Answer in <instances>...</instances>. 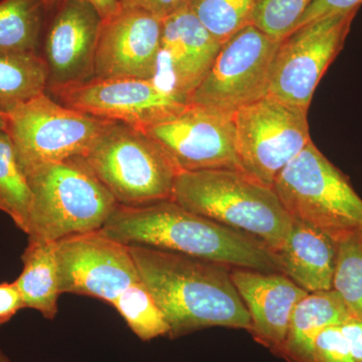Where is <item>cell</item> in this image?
Wrapping results in <instances>:
<instances>
[{"label":"cell","instance_id":"cell-18","mask_svg":"<svg viewBox=\"0 0 362 362\" xmlns=\"http://www.w3.org/2000/svg\"><path fill=\"white\" fill-rule=\"evenodd\" d=\"M338 245L326 233L294 220L277 255L281 273L308 293L333 289Z\"/></svg>","mask_w":362,"mask_h":362},{"label":"cell","instance_id":"cell-10","mask_svg":"<svg viewBox=\"0 0 362 362\" xmlns=\"http://www.w3.org/2000/svg\"><path fill=\"white\" fill-rule=\"evenodd\" d=\"M279 44L280 40L256 25L243 28L221 45L189 103L233 115L238 109L265 97Z\"/></svg>","mask_w":362,"mask_h":362},{"label":"cell","instance_id":"cell-4","mask_svg":"<svg viewBox=\"0 0 362 362\" xmlns=\"http://www.w3.org/2000/svg\"><path fill=\"white\" fill-rule=\"evenodd\" d=\"M33 202L28 237L49 242L101 230L118 206L83 157L26 173Z\"/></svg>","mask_w":362,"mask_h":362},{"label":"cell","instance_id":"cell-32","mask_svg":"<svg viewBox=\"0 0 362 362\" xmlns=\"http://www.w3.org/2000/svg\"><path fill=\"white\" fill-rule=\"evenodd\" d=\"M341 329L349 340L357 362H362V322L358 319L350 318L342 323Z\"/></svg>","mask_w":362,"mask_h":362},{"label":"cell","instance_id":"cell-25","mask_svg":"<svg viewBox=\"0 0 362 362\" xmlns=\"http://www.w3.org/2000/svg\"><path fill=\"white\" fill-rule=\"evenodd\" d=\"M261 0H194L189 8L221 45L254 23Z\"/></svg>","mask_w":362,"mask_h":362},{"label":"cell","instance_id":"cell-22","mask_svg":"<svg viewBox=\"0 0 362 362\" xmlns=\"http://www.w3.org/2000/svg\"><path fill=\"white\" fill-rule=\"evenodd\" d=\"M49 13L45 0H0V52H40Z\"/></svg>","mask_w":362,"mask_h":362},{"label":"cell","instance_id":"cell-16","mask_svg":"<svg viewBox=\"0 0 362 362\" xmlns=\"http://www.w3.org/2000/svg\"><path fill=\"white\" fill-rule=\"evenodd\" d=\"M221 44L190 8L163 20L153 80L163 89L189 97L213 65Z\"/></svg>","mask_w":362,"mask_h":362},{"label":"cell","instance_id":"cell-31","mask_svg":"<svg viewBox=\"0 0 362 362\" xmlns=\"http://www.w3.org/2000/svg\"><path fill=\"white\" fill-rule=\"evenodd\" d=\"M23 308L25 303L16 281L0 283V326L9 322Z\"/></svg>","mask_w":362,"mask_h":362},{"label":"cell","instance_id":"cell-35","mask_svg":"<svg viewBox=\"0 0 362 362\" xmlns=\"http://www.w3.org/2000/svg\"><path fill=\"white\" fill-rule=\"evenodd\" d=\"M6 114L2 113V112L0 111V133L4 132V131H6Z\"/></svg>","mask_w":362,"mask_h":362},{"label":"cell","instance_id":"cell-21","mask_svg":"<svg viewBox=\"0 0 362 362\" xmlns=\"http://www.w3.org/2000/svg\"><path fill=\"white\" fill-rule=\"evenodd\" d=\"M47 81L40 52H0V111L6 114L45 94Z\"/></svg>","mask_w":362,"mask_h":362},{"label":"cell","instance_id":"cell-5","mask_svg":"<svg viewBox=\"0 0 362 362\" xmlns=\"http://www.w3.org/2000/svg\"><path fill=\"white\" fill-rule=\"evenodd\" d=\"M273 188L294 220L318 228L337 245L362 235L361 197L313 142L281 171Z\"/></svg>","mask_w":362,"mask_h":362},{"label":"cell","instance_id":"cell-13","mask_svg":"<svg viewBox=\"0 0 362 362\" xmlns=\"http://www.w3.org/2000/svg\"><path fill=\"white\" fill-rule=\"evenodd\" d=\"M143 132L163 147L180 171L243 170L230 114L188 103L177 115Z\"/></svg>","mask_w":362,"mask_h":362},{"label":"cell","instance_id":"cell-26","mask_svg":"<svg viewBox=\"0 0 362 362\" xmlns=\"http://www.w3.org/2000/svg\"><path fill=\"white\" fill-rule=\"evenodd\" d=\"M333 289L354 318L362 322V250L357 239L338 244Z\"/></svg>","mask_w":362,"mask_h":362},{"label":"cell","instance_id":"cell-28","mask_svg":"<svg viewBox=\"0 0 362 362\" xmlns=\"http://www.w3.org/2000/svg\"><path fill=\"white\" fill-rule=\"evenodd\" d=\"M340 325L329 326L319 333L313 343L310 362H357Z\"/></svg>","mask_w":362,"mask_h":362},{"label":"cell","instance_id":"cell-24","mask_svg":"<svg viewBox=\"0 0 362 362\" xmlns=\"http://www.w3.org/2000/svg\"><path fill=\"white\" fill-rule=\"evenodd\" d=\"M112 306L142 341L168 337L169 326L165 317L142 280L130 285Z\"/></svg>","mask_w":362,"mask_h":362},{"label":"cell","instance_id":"cell-33","mask_svg":"<svg viewBox=\"0 0 362 362\" xmlns=\"http://www.w3.org/2000/svg\"><path fill=\"white\" fill-rule=\"evenodd\" d=\"M88 2L99 13L104 20L111 18L121 8L119 0H83Z\"/></svg>","mask_w":362,"mask_h":362},{"label":"cell","instance_id":"cell-36","mask_svg":"<svg viewBox=\"0 0 362 362\" xmlns=\"http://www.w3.org/2000/svg\"><path fill=\"white\" fill-rule=\"evenodd\" d=\"M0 362H11L9 357L4 354V351L2 349H0Z\"/></svg>","mask_w":362,"mask_h":362},{"label":"cell","instance_id":"cell-1","mask_svg":"<svg viewBox=\"0 0 362 362\" xmlns=\"http://www.w3.org/2000/svg\"><path fill=\"white\" fill-rule=\"evenodd\" d=\"M129 250L165 317L170 339L209 327L251 330L228 267L156 247L131 245Z\"/></svg>","mask_w":362,"mask_h":362},{"label":"cell","instance_id":"cell-20","mask_svg":"<svg viewBox=\"0 0 362 362\" xmlns=\"http://www.w3.org/2000/svg\"><path fill=\"white\" fill-rule=\"evenodd\" d=\"M23 271L16 283L25 308L40 312L52 320L58 314L59 288L56 242L28 237L23 256Z\"/></svg>","mask_w":362,"mask_h":362},{"label":"cell","instance_id":"cell-34","mask_svg":"<svg viewBox=\"0 0 362 362\" xmlns=\"http://www.w3.org/2000/svg\"><path fill=\"white\" fill-rule=\"evenodd\" d=\"M45 6L49 9V13L56 8L57 4H59V0H45Z\"/></svg>","mask_w":362,"mask_h":362},{"label":"cell","instance_id":"cell-14","mask_svg":"<svg viewBox=\"0 0 362 362\" xmlns=\"http://www.w3.org/2000/svg\"><path fill=\"white\" fill-rule=\"evenodd\" d=\"M42 35L49 81L47 93L94 78V62L103 18L83 0H59Z\"/></svg>","mask_w":362,"mask_h":362},{"label":"cell","instance_id":"cell-17","mask_svg":"<svg viewBox=\"0 0 362 362\" xmlns=\"http://www.w3.org/2000/svg\"><path fill=\"white\" fill-rule=\"evenodd\" d=\"M230 276L251 317L252 337L280 356L297 304L308 292L279 272L233 268Z\"/></svg>","mask_w":362,"mask_h":362},{"label":"cell","instance_id":"cell-9","mask_svg":"<svg viewBox=\"0 0 362 362\" xmlns=\"http://www.w3.org/2000/svg\"><path fill=\"white\" fill-rule=\"evenodd\" d=\"M357 11L309 21L281 40L272 64L268 95L308 110L317 86L344 45Z\"/></svg>","mask_w":362,"mask_h":362},{"label":"cell","instance_id":"cell-12","mask_svg":"<svg viewBox=\"0 0 362 362\" xmlns=\"http://www.w3.org/2000/svg\"><path fill=\"white\" fill-rule=\"evenodd\" d=\"M62 294L81 295L113 305L140 279L129 246L94 230L57 240Z\"/></svg>","mask_w":362,"mask_h":362},{"label":"cell","instance_id":"cell-23","mask_svg":"<svg viewBox=\"0 0 362 362\" xmlns=\"http://www.w3.org/2000/svg\"><path fill=\"white\" fill-rule=\"evenodd\" d=\"M33 194L28 176L16 158L11 138L0 133V211L28 235Z\"/></svg>","mask_w":362,"mask_h":362},{"label":"cell","instance_id":"cell-3","mask_svg":"<svg viewBox=\"0 0 362 362\" xmlns=\"http://www.w3.org/2000/svg\"><path fill=\"white\" fill-rule=\"evenodd\" d=\"M171 199L192 213L249 233L274 252L285 244L294 221L273 187L240 169L180 171Z\"/></svg>","mask_w":362,"mask_h":362},{"label":"cell","instance_id":"cell-15","mask_svg":"<svg viewBox=\"0 0 362 362\" xmlns=\"http://www.w3.org/2000/svg\"><path fill=\"white\" fill-rule=\"evenodd\" d=\"M163 20L148 11L121 6L104 20L98 39L94 78H153Z\"/></svg>","mask_w":362,"mask_h":362},{"label":"cell","instance_id":"cell-6","mask_svg":"<svg viewBox=\"0 0 362 362\" xmlns=\"http://www.w3.org/2000/svg\"><path fill=\"white\" fill-rule=\"evenodd\" d=\"M83 159L121 206H142L171 199L180 170L146 133L110 122Z\"/></svg>","mask_w":362,"mask_h":362},{"label":"cell","instance_id":"cell-27","mask_svg":"<svg viewBox=\"0 0 362 362\" xmlns=\"http://www.w3.org/2000/svg\"><path fill=\"white\" fill-rule=\"evenodd\" d=\"M314 0H261L254 23L275 40L284 39L294 30Z\"/></svg>","mask_w":362,"mask_h":362},{"label":"cell","instance_id":"cell-37","mask_svg":"<svg viewBox=\"0 0 362 362\" xmlns=\"http://www.w3.org/2000/svg\"><path fill=\"white\" fill-rule=\"evenodd\" d=\"M357 242H358L359 246H361L362 250V235H361V237L357 238Z\"/></svg>","mask_w":362,"mask_h":362},{"label":"cell","instance_id":"cell-29","mask_svg":"<svg viewBox=\"0 0 362 362\" xmlns=\"http://www.w3.org/2000/svg\"><path fill=\"white\" fill-rule=\"evenodd\" d=\"M361 4L362 0H314L298 21L294 30L309 21L323 18V16L349 13L354 9H359Z\"/></svg>","mask_w":362,"mask_h":362},{"label":"cell","instance_id":"cell-8","mask_svg":"<svg viewBox=\"0 0 362 362\" xmlns=\"http://www.w3.org/2000/svg\"><path fill=\"white\" fill-rule=\"evenodd\" d=\"M307 111L266 95L233 114L243 170L269 187L312 141Z\"/></svg>","mask_w":362,"mask_h":362},{"label":"cell","instance_id":"cell-2","mask_svg":"<svg viewBox=\"0 0 362 362\" xmlns=\"http://www.w3.org/2000/svg\"><path fill=\"white\" fill-rule=\"evenodd\" d=\"M100 230L127 246L156 247L228 268L281 273L277 255L263 242L173 199L142 206L118 204Z\"/></svg>","mask_w":362,"mask_h":362},{"label":"cell","instance_id":"cell-19","mask_svg":"<svg viewBox=\"0 0 362 362\" xmlns=\"http://www.w3.org/2000/svg\"><path fill=\"white\" fill-rule=\"evenodd\" d=\"M352 317L334 289L308 293L293 312L287 338L279 356L287 362H310L313 343L319 333Z\"/></svg>","mask_w":362,"mask_h":362},{"label":"cell","instance_id":"cell-7","mask_svg":"<svg viewBox=\"0 0 362 362\" xmlns=\"http://www.w3.org/2000/svg\"><path fill=\"white\" fill-rule=\"evenodd\" d=\"M6 120L25 175L45 164L84 156L112 122L64 106L47 93L7 112Z\"/></svg>","mask_w":362,"mask_h":362},{"label":"cell","instance_id":"cell-11","mask_svg":"<svg viewBox=\"0 0 362 362\" xmlns=\"http://www.w3.org/2000/svg\"><path fill=\"white\" fill-rule=\"evenodd\" d=\"M47 94L74 110L141 131L177 115L188 104L153 78H93Z\"/></svg>","mask_w":362,"mask_h":362},{"label":"cell","instance_id":"cell-30","mask_svg":"<svg viewBox=\"0 0 362 362\" xmlns=\"http://www.w3.org/2000/svg\"><path fill=\"white\" fill-rule=\"evenodd\" d=\"M119 1L121 6L143 9L164 20L168 16L189 8L194 0H119Z\"/></svg>","mask_w":362,"mask_h":362}]
</instances>
